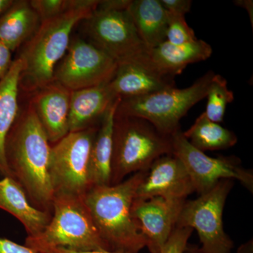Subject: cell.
Instances as JSON below:
<instances>
[{"instance_id": "10", "label": "cell", "mask_w": 253, "mask_h": 253, "mask_svg": "<svg viewBox=\"0 0 253 253\" xmlns=\"http://www.w3.org/2000/svg\"><path fill=\"white\" fill-rule=\"evenodd\" d=\"M171 141L172 154L184 164L192 181L194 191L199 195L207 192L223 179L239 181L253 193L252 171L243 168L237 158L210 157L190 144L181 129L171 136Z\"/></svg>"}, {"instance_id": "30", "label": "cell", "mask_w": 253, "mask_h": 253, "mask_svg": "<svg viewBox=\"0 0 253 253\" xmlns=\"http://www.w3.org/2000/svg\"><path fill=\"white\" fill-rule=\"evenodd\" d=\"M0 253H38L28 247L16 244L9 239L0 238Z\"/></svg>"}, {"instance_id": "11", "label": "cell", "mask_w": 253, "mask_h": 253, "mask_svg": "<svg viewBox=\"0 0 253 253\" xmlns=\"http://www.w3.org/2000/svg\"><path fill=\"white\" fill-rule=\"evenodd\" d=\"M118 63L102 50L81 38H72L66 54L56 66L54 81L70 91L106 84Z\"/></svg>"}, {"instance_id": "34", "label": "cell", "mask_w": 253, "mask_h": 253, "mask_svg": "<svg viewBox=\"0 0 253 253\" xmlns=\"http://www.w3.org/2000/svg\"><path fill=\"white\" fill-rule=\"evenodd\" d=\"M182 253H201V249L198 247L197 246L195 245H191L188 244L186 249L183 251Z\"/></svg>"}, {"instance_id": "32", "label": "cell", "mask_w": 253, "mask_h": 253, "mask_svg": "<svg viewBox=\"0 0 253 253\" xmlns=\"http://www.w3.org/2000/svg\"><path fill=\"white\" fill-rule=\"evenodd\" d=\"M236 2L238 3H235V4H237L239 6H242L245 9L247 10L253 24V1H250V0H249V1L245 0L244 1H244H236Z\"/></svg>"}, {"instance_id": "26", "label": "cell", "mask_w": 253, "mask_h": 253, "mask_svg": "<svg viewBox=\"0 0 253 253\" xmlns=\"http://www.w3.org/2000/svg\"><path fill=\"white\" fill-rule=\"evenodd\" d=\"M197 40L194 30L186 22L185 16L168 13V24L166 41L171 44H186Z\"/></svg>"}, {"instance_id": "13", "label": "cell", "mask_w": 253, "mask_h": 253, "mask_svg": "<svg viewBox=\"0 0 253 253\" xmlns=\"http://www.w3.org/2000/svg\"><path fill=\"white\" fill-rule=\"evenodd\" d=\"M194 192L192 181L184 164L174 155L168 154L158 158L146 170L134 199L186 200Z\"/></svg>"}, {"instance_id": "9", "label": "cell", "mask_w": 253, "mask_h": 253, "mask_svg": "<svg viewBox=\"0 0 253 253\" xmlns=\"http://www.w3.org/2000/svg\"><path fill=\"white\" fill-rule=\"evenodd\" d=\"M233 186L231 179L219 181L197 199L186 201L181 209L176 227L196 230L202 253H231L234 248L223 224V211Z\"/></svg>"}, {"instance_id": "24", "label": "cell", "mask_w": 253, "mask_h": 253, "mask_svg": "<svg viewBox=\"0 0 253 253\" xmlns=\"http://www.w3.org/2000/svg\"><path fill=\"white\" fill-rule=\"evenodd\" d=\"M206 98L208 102L205 116L212 122H223L226 106L234 100V92L228 87L225 78L214 74Z\"/></svg>"}, {"instance_id": "27", "label": "cell", "mask_w": 253, "mask_h": 253, "mask_svg": "<svg viewBox=\"0 0 253 253\" xmlns=\"http://www.w3.org/2000/svg\"><path fill=\"white\" fill-rule=\"evenodd\" d=\"M193 231L191 228L175 227L161 253H182L187 246Z\"/></svg>"}, {"instance_id": "14", "label": "cell", "mask_w": 253, "mask_h": 253, "mask_svg": "<svg viewBox=\"0 0 253 253\" xmlns=\"http://www.w3.org/2000/svg\"><path fill=\"white\" fill-rule=\"evenodd\" d=\"M116 98L139 97L174 86V78L155 69L150 63L128 61L118 65L114 77L109 83Z\"/></svg>"}, {"instance_id": "21", "label": "cell", "mask_w": 253, "mask_h": 253, "mask_svg": "<svg viewBox=\"0 0 253 253\" xmlns=\"http://www.w3.org/2000/svg\"><path fill=\"white\" fill-rule=\"evenodd\" d=\"M41 23L29 1H14L0 16V42L14 51L34 36Z\"/></svg>"}, {"instance_id": "4", "label": "cell", "mask_w": 253, "mask_h": 253, "mask_svg": "<svg viewBox=\"0 0 253 253\" xmlns=\"http://www.w3.org/2000/svg\"><path fill=\"white\" fill-rule=\"evenodd\" d=\"M171 136L141 118L116 113L113 126L111 185L130 174L149 169L155 161L172 154Z\"/></svg>"}, {"instance_id": "19", "label": "cell", "mask_w": 253, "mask_h": 253, "mask_svg": "<svg viewBox=\"0 0 253 253\" xmlns=\"http://www.w3.org/2000/svg\"><path fill=\"white\" fill-rule=\"evenodd\" d=\"M120 101V98L115 100L101 118L91 146L89 166L91 187L111 185L113 126Z\"/></svg>"}, {"instance_id": "8", "label": "cell", "mask_w": 253, "mask_h": 253, "mask_svg": "<svg viewBox=\"0 0 253 253\" xmlns=\"http://www.w3.org/2000/svg\"><path fill=\"white\" fill-rule=\"evenodd\" d=\"M99 125L70 131L51 144L49 172L54 195L84 196L91 189L89 158Z\"/></svg>"}, {"instance_id": "12", "label": "cell", "mask_w": 253, "mask_h": 253, "mask_svg": "<svg viewBox=\"0 0 253 253\" xmlns=\"http://www.w3.org/2000/svg\"><path fill=\"white\" fill-rule=\"evenodd\" d=\"M186 200L154 197L134 199L131 212L146 239L150 253H161L175 229L176 221Z\"/></svg>"}, {"instance_id": "31", "label": "cell", "mask_w": 253, "mask_h": 253, "mask_svg": "<svg viewBox=\"0 0 253 253\" xmlns=\"http://www.w3.org/2000/svg\"><path fill=\"white\" fill-rule=\"evenodd\" d=\"M38 253H126L123 252H112V251H86V252H76L69 250L58 249V248H44L36 251Z\"/></svg>"}, {"instance_id": "18", "label": "cell", "mask_w": 253, "mask_h": 253, "mask_svg": "<svg viewBox=\"0 0 253 253\" xmlns=\"http://www.w3.org/2000/svg\"><path fill=\"white\" fill-rule=\"evenodd\" d=\"M212 54L211 46L202 40L179 45L165 41L149 50V59L155 69L174 78L180 74L188 65L206 61Z\"/></svg>"}, {"instance_id": "22", "label": "cell", "mask_w": 253, "mask_h": 253, "mask_svg": "<svg viewBox=\"0 0 253 253\" xmlns=\"http://www.w3.org/2000/svg\"><path fill=\"white\" fill-rule=\"evenodd\" d=\"M22 68L21 60H14L9 72L0 82V174L3 176H10L5 159V143L20 112L18 94Z\"/></svg>"}, {"instance_id": "17", "label": "cell", "mask_w": 253, "mask_h": 253, "mask_svg": "<svg viewBox=\"0 0 253 253\" xmlns=\"http://www.w3.org/2000/svg\"><path fill=\"white\" fill-rule=\"evenodd\" d=\"M0 208L19 220L30 237L41 234L51 220V214L34 207L22 186L11 176L0 179Z\"/></svg>"}, {"instance_id": "6", "label": "cell", "mask_w": 253, "mask_h": 253, "mask_svg": "<svg viewBox=\"0 0 253 253\" xmlns=\"http://www.w3.org/2000/svg\"><path fill=\"white\" fill-rule=\"evenodd\" d=\"M129 2V0L100 1L92 14L83 21L84 31L89 42L118 65L134 61L150 63V49L141 41L126 11Z\"/></svg>"}, {"instance_id": "28", "label": "cell", "mask_w": 253, "mask_h": 253, "mask_svg": "<svg viewBox=\"0 0 253 253\" xmlns=\"http://www.w3.org/2000/svg\"><path fill=\"white\" fill-rule=\"evenodd\" d=\"M161 2L169 14L182 16L189 12L192 4L191 0H161Z\"/></svg>"}, {"instance_id": "25", "label": "cell", "mask_w": 253, "mask_h": 253, "mask_svg": "<svg viewBox=\"0 0 253 253\" xmlns=\"http://www.w3.org/2000/svg\"><path fill=\"white\" fill-rule=\"evenodd\" d=\"M93 1L94 0H31L29 2L42 22L70 10L87 6Z\"/></svg>"}, {"instance_id": "3", "label": "cell", "mask_w": 253, "mask_h": 253, "mask_svg": "<svg viewBox=\"0 0 253 253\" xmlns=\"http://www.w3.org/2000/svg\"><path fill=\"white\" fill-rule=\"evenodd\" d=\"M100 1L81 6L42 22L18 56L23 68L19 88L36 91L54 81L55 68L67 51L75 26L86 19Z\"/></svg>"}, {"instance_id": "16", "label": "cell", "mask_w": 253, "mask_h": 253, "mask_svg": "<svg viewBox=\"0 0 253 253\" xmlns=\"http://www.w3.org/2000/svg\"><path fill=\"white\" fill-rule=\"evenodd\" d=\"M109 83L71 91L69 132L83 130L99 124L105 113L117 99L111 92Z\"/></svg>"}, {"instance_id": "33", "label": "cell", "mask_w": 253, "mask_h": 253, "mask_svg": "<svg viewBox=\"0 0 253 253\" xmlns=\"http://www.w3.org/2000/svg\"><path fill=\"white\" fill-rule=\"evenodd\" d=\"M14 1V0H0V16L9 9Z\"/></svg>"}, {"instance_id": "23", "label": "cell", "mask_w": 253, "mask_h": 253, "mask_svg": "<svg viewBox=\"0 0 253 253\" xmlns=\"http://www.w3.org/2000/svg\"><path fill=\"white\" fill-rule=\"evenodd\" d=\"M183 134L190 144L202 152L229 149L238 141L234 132L210 121L204 113Z\"/></svg>"}, {"instance_id": "29", "label": "cell", "mask_w": 253, "mask_h": 253, "mask_svg": "<svg viewBox=\"0 0 253 253\" xmlns=\"http://www.w3.org/2000/svg\"><path fill=\"white\" fill-rule=\"evenodd\" d=\"M11 51L5 44L0 42V82L4 79L9 72L13 61Z\"/></svg>"}, {"instance_id": "7", "label": "cell", "mask_w": 253, "mask_h": 253, "mask_svg": "<svg viewBox=\"0 0 253 253\" xmlns=\"http://www.w3.org/2000/svg\"><path fill=\"white\" fill-rule=\"evenodd\" d=\"M214 73L209 71L184 89L166 88L139 97L121 99L116 113L141 118L164 135L180 129L179 121L193 106L205 99Z\"/></svg>"}, {"instance_id": "1", "label": "cell", "mask_w": 253, "mask_h": 253, "mask_svg": "<svg viewBox=\"0 0 253 253\" xmlns=\"http://www.w3.org/2000/svg\"><path fill=\"white\" fill-rule=\"evenodd\" d=\"M51 147L31 105L20 111L5 143L6 166L32 205L49 214L54 196L49 172Z\"/></svg>"}, {"instance_id": "15", "label": "cell", "mask_w": 253, "mask_h": 253, "mask_svg": "<svg viewBox=\"0 0 253 253\" xmlns=\"http://www.w3.org/2000/svg\"><path fill=\"white\" fill-rule=\"evenodd\" d=\"M71 91L53 81L39 90L31 100L36 113L51 144L57 142L69 132Z\"/></svg>"}, {"instance_id": "20", "label": "cell", "mask_w": 253, "mask_h": 253, "mask_svg": "<svg viewBox=\"0 0 253 253\" xmlns=\"http://www.w3.org/2000/svg\"><path fill=\"white\" fill-rule=\"evenodd\" d=\"M126 11L149 49L166 41L168 13L161 0H130Z\"/></svg>"}, {"instance_id": "5", "label": "cell", "mask_w": 253, "mask_h": 253, "mask_svg": "<svg viewBox=\"0 0 253 253\" xmlns=\"http://www.w3.org/2000/svg\"><path fill=\"white\" fill-rule=\"evenodd\" d=\"M34 250L58 248L76 251H109L99 234L83 196L55 194L51 220L39 235L26 240Z\"/></svg>"}, {"instance_id": "2", "label": "cell", "mask_w": 253, "mask_h": 253, "mask_svg": "<svg viewBox=\"0 0 253 253\" xmlns=\"http://www.w3.org/2000/svg\"><path fill=\"white\" fill-rule=\"evenodd\" d=\"M146 170L134 173L114 185L92 186L83 196L109 251L139 253L146 246V239L131 212L136 189Z\"/></svg>"}]
</instances>
